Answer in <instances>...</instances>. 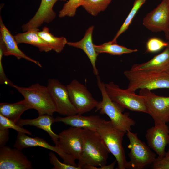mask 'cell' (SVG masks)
Wrapping results in <instances>:
<instances>
[{"mask_svg":"<svg viewBox=\"0 0 169 169\" xmlns=\"http://www.w3.org/2000/svg\"><path fill=\"white\" fill-rule=\"evenodd\" d=\"M116 162V161L115 160L110 164L108 165L106 164L102 166L99 167V168H97V169H113L114 168Z\"/></svg>","mask_w":169,"mask_h":169,"instance_id":"obj_35","label":"cell"},{"mask_svg":"<svg viewBox=\"0 0 169 169\" xmlns=\"http://www.w3.org/2000/svg\"><path fill=\"white\" fill-rule=\"evenodd\" d=\"M70 100L77 114L82 115L96 108L98 103L86 87L74 79L66 86Z\"/></svg>","mask_w":169,"mask_h":169,"instance_id":"obj_9","label":"cell"},{"mask_svg":"<svg viewBox=\"0 0 169 169\" xmlns=\"http://www.w3.org/2000/svg\"><path fill=\"white\" fill-rule=\"evenodd\" d=\"M94 28L93 26L90 27L86 30L83 38L76 42H68L67 44L82 49L85 53L91 62L93 69V73L96 76L99 73L96 66L95 62L99 54L95 49L93 43L92 35Z\"/></svg>","mask_w":169,"mask_h":169,"instance_id":"obj_20","label":"cell"},{"mask_svg":"<svg viewBox=\"0 0 169 169\" xmlns=\"http://www.w3.org/2000/svg\"><path fill=\"white\" fill-rule=\"evenodd\" d=\"M38 34L48 44L52 50L59 53L64 49L68 43L64 37H56L50 32L49 28L46 26L43 27L41 31H38Z\"/></svg>","mask_w":169,"mask_h":169,"instance_id":"obj_24","label":"cell"},{"mask_svg":"<svg viewBox=\"0 0 169 169\" xmlns=\"http://www.w3.org/2000/svg\"><path fill=\"white\" fill-rule=\"evenodd\" d=\"M84 0H69L65 3L59 13V16L60 18L65 16L72 17L76 14L77 9L81 6Z\"/></svg>","mask_w":169,"mask_h":169,"instance_id":"obj_28","label":"cell"},{"mask_svg":"<svg viewBox=\"0 0 169 169\" xmlns=\"http://www.w3.org/2000/svg\"><path fill=\"white\" fill-rule=\"evenodd\" d=\"M107 147L115 157L118 169H126L127 161L125 150L122 145L125 133L115 127L111 121L105 120L97 131Z\"/></svg>","mask_w":169,"mask_h":169,"instance_id":"obj_5","label":"cell"},{"mask_svg":"<svg viewBox=\"0 0 169 169\" xmlns=\"http://www.w3.org/2000/svg\"><path fill=\"white\" fill-rule=\"evenodd\" d=\"M26 134L23 133H18L14 147L21 150L24 148L32 147L44 148L57 153L63 159V162L77 166L75 163L76 160L72 156L65 153L58 146L51 145L43 138L38 137L33 138Z\"/></svg>","mask_w":169,"mask_h":169,"instance_id":"obj_13","label":"cell"},{"mask_svg":"<svg viewBox=\"0 0 169 169\" xmlns=\"http://www.w3.org/2000/svg\"><path fill=\"white\" fill-rule=\"evenodd\" d=\"M104 120L99 115L84 116L76 114L64 117L57 116L55 122H61L71 127L97 131Z\"/></svg>","mask_w":169,"mask_h":169,"instance_id":"obj_18","label":"cell"},{"mask_svg":"<svg viewBox=\"0 0 169 169\" xmlns=\"http://www.w3.org/2000/svg\"><path fill=\"white\" fill-rule=\"evenodd\" d=\"M146 1V0H135V1L131 11L112 41H116L118 37L128 29L135 15L141 7L145 3Z\"/></svg>","mask_w":169,"mask_h":169,"instance_id":"obj_27","label":"cell"},{"mask_svg":"<svg viewBox=\"0 0 169 169\" xmlns=\"http://www.w3.org/2000/svg\"><path fill=\"white\" fill-rule=\"evenodd\" d=\"M168 122H169V120Z\"/></svg>","mask_w":169,"mask_h":169,"instance_id":"obj_38","label":"cell"},{"mask_svg":"<svg viewBox=\"0 0 169 169\" xmlns=\"http://www.w3.org/2000/svg\"><path fill=\"white\" fill-rule=\"evenodd\" d=\"M0 43L3 49L4 56L13 55L18 60L24 59L40 67H42L39 62L28 56L19 49L14 36L11 34L4 24L1 16L0 17Z\"/></svg>","mask_w":169,"mask_h":169,"instance_id":"obj_16","label":"cell"},{"mask_svg":"<svg viewBox=\"0 0 169 169\" xmlns=\"http://www.w3.org/2000/svg\"><path fill=\"white\" fill-rule=\"evenodd\" d=\"M29 109L30 107L23 100L13 103L0 104V114L16 123L22 114Z\"/></svg>","mask_w":169,"mask_h":169,"instance_id":"obj_23","label":"cell"},{"mask_svg":"<svg viewBox=\"0 0 169 169\" xmlns=\"http://www.w3.org/2000/svg\"><path fill=\"white\" fill-rule=\"evenodd\" d=\"M38 28H32L23 33H18L14 36L18 44L25 43L37 47L40 52H47L52 50L47 43L38 34Z\"/></svg>","mask_w":169,"mask_h":169,"instance_id":"obj_22","label":"cell"},{"mask_svg":"<svg viewBox=\"0 0 169 169\" xmlns=\"http://www.w3.org/2000/svg\"><path fill=\"white\" fill-rule=\"evenodd\" d=\"M169 43L166 42L157 38H150L146 43V51L149 53H156L164 47H166Z\"/></svg>","mask_w":169,"mask_h":169,"instance_id":"obj_30","label":"cell"},{"mask_svg":"<svg viewBox=\"0 0 169 169\" xmlns=\"http://www.w3.org/2000/svg\"><path fill=\"white\" fill-rule=\"evenodd\" d=\"M126 133L129 141L127 147L130 150V161H127L126 169H142L153 164L156 159V154L139 138L137 133L128 131Z\"/></svg>","mask_w":169,"mask_h":169,"instance_id":"obj_6","label":"cell"},{"mask_svg":"<svg viewBox=\"0 0 169 169\" xmlns=\"http://www.w3.org/2000/svg\"><path fill=\"white\" fill-rule=\"evenodd\" d=\"M8 129L0 128V147L6 146L9 139Z\"/></svg>","mask_w":169,"mask_h":169,"instance_id":"obj_33","label":"cell"},{"mask_svg":"<svg viewBox=\"0 0 169 169\" xmlns=\"http://www.w3.org/2000/svg\"><path fill=\"white\" fill-rule=\"evenodd\" d=\"M152 167L154 169H169V162H162L156 159L153 163Z\"/></svg>","mask_w":169,"mask_h":169,"instance_id":"obj_34","label":"cell"},{"mask_svg":"<svg viewBox=\"0 0 169 169\" xmlns=\"http://www.w3.org/2000/svg\"><path fill=\"white\" fill-rule=\"evenodd\" d=\"M124 74L129 81L127 89L131 91L135 92L139 89H169V72L130 69L125 71Z\"/></svg>","mask_w":169,"mask_h":169,"instance_id":"obj_4","label":"cell"},{"mask_svg":"<svg viewBox=\"0 0 169 169\" xmlns=\"http://www.w3.org/2000/svg\"><path fill=\"white\" fill-rule=\"evenodd\" d=\"M132 70H147L160 72H169V43L161 53L154 56L149 61L141 64H135Z\"/></svg>","mask_w":169,"mask_h":169,"instance_id":"obj_19","label":"cell"},{"mask_svg":"<svg viewBox=\"0 0 169 169\" xmlns=\"http://www.w3.org/2000/svg\"><path fill=\"white\" fill-rule=\"evenodd\" d=\"M105 90L112 100L124 108L134 111L148 114L143 97L127 89H123L113 82L105 84Z\"/></svg>","mask_w":169,"mask_h":169,"instance_id":"obj_7","label":"cell"},{"mask_svg":"<svg viewBox=\"0 0 169 169\" xmlns=\"http://www.w3.org/2000/svg\"><path fill=\"white\" fill-rule=\"evenodd\" d=\"M55 122V118L48 115H38L33 119H22L20 118L16 124L20 126L29 125L34 126L46 132L51 137L52 140L56 145L59 138V135L53 131L51 128L52 124Z\"/></svg>","mask_w":169,"mask_h":169,"instance_id":"obj_21","label":"cell"},{"mask_svg":"<svg viewBox=\"0 0 169 169\" xmlns=\"http://www.w3.org/2000/svg\"><path fill=\"white\" fill-rule=\"evenodd\" d=\"M49 161L54 167L53 169H81L78 166H75L64 162H61L58 159L54 152H50L49 153Z\"/></svg>","mask_w":169,"mask_h":169,"instance_id":"obj_31","label":"cell"},{"mask_svg":"<svg viewBox=\"0 0 169 169\" xmlns=\"http://www.w3.org/2000/svg\"><path fill=\"white\" fill-rule=\"evenodd\" d=\"M139 95L144 99L148 114L155 124L169 120V97L159 96L147 89H141Z\"/></svg>","mask_w":169,"mask_h":169,"instance_id":"obj_8","label":"cell"},{"mask_svg":"<svg viewBox=\"0 0 169 169\" xmlns=\"http://www.w3.org/2000/svg\"><path fill=\"white\" fill-rule=\"evenodd\" d=\"M156 160L162 162H169V146L168 151L166 152L165 156L162 158H156Z\"/></svg>","mask_w":169,"mask_h":169,"instance_id":"obj_36","label":"cell"},{"mask_svg":"<svg viewBox=\"0 0 169 169\" xmlns=\"http://www.w3.org/2000/svg\"><path fill=\"white\" fill-rule=\"evenodd\" d=\"M82 130V128L71 127L63 131L59 135L56 146L65 153L78 160L83 147Z\"/></svg>","mask_w":169,"mask_h":169,"instance_id":"obj_10","label":"cell"},{"mask_svg":"<svg viewBox=\"0 0 169 169\" xmlns=\"http://www.w3.org/2000/svg\"><path fill=\"white\" fill-rule=\"evenodd\" d=\"M22 151L6 145L0 147V169H33L32 162Z\"/></svg>","mask_w":169,"mask_h":169,"instance_id":"obj_15","label":"cell"},{"mask_svg":"<svg viewBox=\"0 0 169 169\" xmlns=\"http://www.w3.org/2000/svg\"><path fill=\"white\" fill-rule=\"evenodd\" d=\"M143 25L154 32L169 31V0H162L143 20Z\"/></svg>","mask_w":169,"mask_h":169,"instance_id":"obj_12","label":"cell"},{"mask_svg":"<svg viewBox=\"0 0 169 169\" xmlns=\"http://www.w3.org/2000/svg\"><path fill=\"white\" fill-rule=\"evenodd\" d=\"M166 123H160L149 128L145 137L148 146L162 158L165 155V149L169 144V128Z\"/></svg>","mask_w":169,"mask_h":169,"instance_id":"obj_14","label":"cell"},{"mask_svg":"<svg viewBox=\"0 0 169 169\" xmlns=\"http://www.w3.org/2000/svg\"><path fill=\"white\" fill-rule=\"evenodd\" d=\"M165 37L166 39L169 40V31L164 33Z\"/></svg>","mask_w":169,"mask_h":169,"instance_id":"obj_37","label":"cell"},{"mask_svg":"<svg viewBox=\"0 0 169 169\" xmlns=\"http://www.w3.org/2000/svg\"><path fill=\"white\" fill-rule=\"evenodd\" d=\"M47 86L55 104L57 112L66 116L77 114L70 100L66 86L57 79H49Z\"/></svg>","mask_w":169,"mask_h":169,"instance_id":"obj_11","label":"cell"},{"mask_svg":"<svg viewBox=\"0 0 169 169\" xmlns=\"http://www.w3.org/2000/svg\"><path fill=\"white\" fill-rule=\"evenodd\" d=\"M82 134L83 147L77 166L81 169L85 166L106 165L110 152L98 132L83 129Z\"/></svg>","mask_w":169,"mask_h":169,"instance_id":"obj_1","label":"cell"},{"mask_svg":"<svg viewBox=\"0 0 169 169\" xmlns=\"http://www.w3.org/2000/svg\"><path fill=\"white\" fill-rule=\"evenodd\" d=\"M13 87L21 93L25 102L31 109L36 110L38 115H48L53 116L57 112L56 107L47 87L37 83L28 87L14 84Z\"/></svg>","mask_w":169,"mask_h":169,"instance_id":"obj_3","label":"cell"},{"mask_svg":"<svg viewBox=\"0 0 169 169\" xmlns=\"http://www.w3.org/2000/svg\"><path fill=\"white\" fill-rule=\"evenodd\" d=\"M0 128H11L15 130L18 133H25L32 135V133L22 127L17 125L16 123L0 114Z\"/></svg>","mask_w":169,"mask_h":169,"instance_id":"obj_29","label":"cell"},{"mask_svg":"<svg viewBox=\"0 0 169 169\" xmlns=\"http://www.w3.org/2000/svg\"><path fill=\"white\" fill-rule=\"evenodd\" d=\"M3 55H4L3 50L0 49V83L1 84H6L13 87L14 84L7 78L4 71L2 61Z\"/></svg>","mask_w":169,"mask_h":169,"instance_id":"obj_32","label":"cell"},{"mask_svg":"<svg viewBox=\"0 0 169 169\" xmlns=\"http://www.w3.org/2000/svg\"><path fill=\"white\" fill-rule=\"evenodd\" d=\"M112 0H84L81 6L89 13L96 16L107 8Z\"/></svg>","mask_w":169,"mask_h":169,"instance_id":"obj_26","label":"cell"},{"mask_svg":"<svg viewBox=\"0 0 169 169\" xmlns=\"http://www.w3.org/2000/svg\"><path fill=\"white\" fill-rule=\"evenodd\" d=\"M58 0H41L35 15L29 21L22 26L23 31L24 32L30 29L38 28L44 23H48L52 22L56 17L53 7Z\"/></svg>","mask_w":169,"mask_h":169,"instance_id":"obj_17","label":"cell"},{"mask_svg":"<svg viewBox=\"0 0 169 169\" xmlns=\"http://www.w3.org/2000/svg\"><path fill=\"white\" fill-rule=\"evenodd\" d=\"M97 85L101 93L102 100L98 102L95 111H100L102 114L107 115L114 125L119 130L126 133L131 131V127L136 124L135 121L129 116L128 113H123L125 108L113 101L107 93L105 84L97 75Z\"/></svg>","mask_w":169,"mask_h":169,"instance_id":"obj_2","label":"cell"},{"mask_svg":"<svg viewBox=\"0 0 169 169\" xmlns=\"http://www.w3.org/2000/svg\"><path fill=\"white\" fill-rule=\"evenodd\" d=\"M94 47L96 52L98 54L106 53L112 55H121L124 54H130L138 51L136 49H130L119 45L117 41L112 40L100 45L94 44Z\"/></svg>","mask_w":169,"mask_h":169,"instance_id":"obj_25","label":"cell"}]
</instances>
